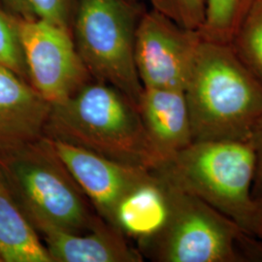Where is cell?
I'll return each instance as SVG.
<instances>
[{"label":"cell","mask_w":262,"mask_h":262,"mask_svg":"<svg viewBox=\"0 0 262 262\" xmlns=\"http://www.w3.org/2000/svg\"><path fill=\"white\" fill-rule=\"evenodd\" d=\"M184 93L193 142L248 141L262 118V84L229 43L201 39Z\"/></svg>","instance_id":"6da1fadb"},{"label":"cell","mask_w":262,"mask_h":262,"mask_svg":"<svg viewBox=\"0 0 262 262\" xmlns=\"http://www.w3.org/2000/svg\"><path fill=\"white\" fill-rule=\"evenodd\" d=\"M142 14L132 0H79L71 29L92 78L117 88L136 105L143 91L134 56Z\"/></svg>","instance_id":"8992f818"},{"label":"cell","mask_w":262,"mask_h":262,"mask_svg":"<svg viewBox=\"0 0 262 262\" xmlns=\"http://www.w3.org/2000/svg\"><path fill=\"white\" fill-rule=\"evenodd\" d=\"M0 262H53L0 171Z\"/></svg>","instance_id":"5bb4252c"},{"label":"cell","mask_w":262,"mask_h":262,"mask_svg":"<svg viewBox=\"0 0 262 262\" xmlns=\"http://www.w3.org/2000/svg\"><path fill=\"white\" fill-rule=\"evenodd\" d=\"M28 82L49 103L60 102L93 78L71 31L37 18H19Z\"/></svg>","instance_id":"52a82bcc"},{"label":"cell","mask_w":262,"mask_h":262,"mask_svg":"<svg viewBox=\"0 0 262 262\" xmlns=\"http://www.w3.org/2000/svg\"><path fill=\"white\" fill-rule=\"evenodd\" d=\"M201 39L198 30L182 27L159 10L144 12L134 52L143 88L185 91Z\"/></svg>","instance_id":"ba28073f"},{"label":"cell","mask_w":262,"mask_h":262,"mask_svg":"<svg viewBox=\"0 0 262 262\" xmlns=\"http://www.w3.org/2000/svg\"><path fill=\"white\" fill-rule=\"evenodd\" d=\"M132 1H134V2H139V1H148V2H150V5L152 4V2L155 1V0H132Z\"/></svg>","instance_id":"7402d4cb"},{"label":"cell","mask_w":262,"mask_h":262,"mask_svg":"<svg viewBox=\"0 0 262 262\" xmlns=\"http://www.w3.org/2000/svg\"><path fill=\"white\" fill-rule=\"evenodd\" d=\"M255 0H205V20L199 33L205 40L230 43Z\"/></svg>","instance_id":"2e32d148"},{"label":"cell","mask_w":262,"mask_h":262,"mask_svg":"<svg viewBox=\"0 0 262 262\" xmlns=\"http://www.w3.org/2000/svg\"><path fill=\"white\" fill-rule=\"evenodd\" d=\"M151 8L189 29L200 30L205 20V0H155Z\"/></svg>","instance_id":"ac0fdd59"},{"label":"cell","mask_w":262,"mask_h":262,"mask_svg":"<svg viewBox=\"0 0 262 262\" xmlns=\"http://www.w3.org/2000/svg\"><path fill=\"white\" fill-rule=\"evenodd\" d=\"M260 239H261V240H262V234H261V237H260Z\"/></svg>","instance_id":"603a6c76"},{"label":"cell","mask_w":262,"mask_h":262,"mask_svg":"<svg viewBox=\"0 0 262 262\" xmlns=\"http://www.w3.org/2000/svg\"><path fill=\"white\" fill-rule=\"evenodd\" d=\"M0 66L28 81V70L20 45L19 19L11 17L0 7Z\"/></svg>","instance_id":"e0dca14e"},{"label":"cell","mask_w":262,"mask_h":262,"mask_svg":"<svg viewBox=\"0 0 262 262\" xmlns=\"http://www.w3.org/2000/svg\"><path fill=\"white\" fill-rule=\"evenodd\" d=\"M44 135L131 165L154 168L136 103L117 88L92 79L51 104Z\"/></svg>","instance_id":"7a4b0ae2"},{"label":"cell","mask_w":262,"mask_h":262,"mask_svg":"<svg viewBox=\"0 0 262 262\" xmlns=\"http://www.w3.org/2000/svg\"><path fill=\"white\" fill-rule=\"evenodd\" d=\"M0 171L39 235L47 230L85 232L101 219L57 156L47 136L0 148Z\"/></svg>","instance_id":"3957f363"},{"label":"cell","mask_w":262,"mask_h":262,"mask_svg":"<svg viewBox=\"0 0 262 262\" xmlns=\"http://www.w3.org/2000/svg\"><path fill=\"white\" fill-rule=\"evenodd\" d=\"M166 183L168 220L141 248L143 253L160 262H262L261 239L198 197Z\"/></svg>","instance_id":"5b68a950"},{"label":"cell","mask_w":262,"mask_h":262,"mask_svg":"<svg viewBox=\"0 0 262 262\" xmlns=\"http://www.w3.org/2000/svg\"><path fill=\"white\" fill-rule=\"evenodd\" d=\"M249 142L253 147L254 156L253 165V200L262 213V118L254 125Z\"/></svg>","instance_id":"ffe728a7"},{"label":"cell","mask_w":262,"mask_h":262,"mask_svg":"<svg viewBox=\"0 0 262 262\" xmlns=\"http://www.w3.org/2000/svg\"><path fill=\"white\" fill-rule=\"evenodd\" d=\"M230 46L262 84V0H255L235 31Z\"/></svg>","instance_id":"9a60e30c"},{"label":"cell","mask_w":262,"mask_h":262,"mask_svg":"<svg viewBox=\"0 0 262 262\" xmlns=\"http://www.w3.org/2000/svg\"><path fill=\"white\" fill-rule=\"evenodd\" d=\"M3 3L19 18L28 19L34 18L29 8L28 0H2Z\"/></svg>","instance_id":"44dd1931"},{"label":"cell","mask_w":262,"mask_h":262,"mask_svg":"<svg viewBox=\"0 0 262 262\" xmlns=\"http://www.w3.org/2000/svg\"><path fill=\"white\" fill-rule=\"evenodd\" d=\"M137 108L154 168L193 142L184 91L143 88Z\"/></svg>","instance_id":"30bf717a"},{"label":"cell","mask_w":262,"mask_h":262,"mask_svg":"<svg viewBox=\"0 0 262 262\" xmlns=\"http://www.w3.org/2000/svg\"><path fill=\"white\" fill-rule=\"evenodd\" d=\"M28 3L34 18L71 31L79 0H28Z\"/></svg>","instance_id":"d6986e66"},{"label":"cell","mask_w":262,"mask_h":262,"mask_svg":"<svg viewBox=\"0 0 262 262\" xmlns=\"http://www.w3.org/2000/svg\"><path fill=\"white\" fill-rule=\"evenodd\" d=\"M170 214L166 181L152 170L150 176L125 193L115 209L113 225L141 248L162 230Z\"/></svg>","instance_id":"4fadbf2b"},{"label":"cell","mask_w":262,"mask_h":262,"mask_svg":"<svg viewBox=\"0 0 262 262\" xmlns=\"http://www.w3.org/2000/svg\"><path fill=\"white\" fill-rule=\"evenodd\" d=\"M97 215L113 225L115 209L131 188L151 170L106 158L64 141L48 137Z\"/></svg>","instance_id":"9c48e42d"},{"label":"cell","mask_w":262,"mask_h":262,"mask_svg":"<svg viewBox=\"0 0 262 262\" xmlns=\"http://www.w3.org/2000/svg\"><path fill=\"white\" fill-rule=\"evenodd\" d=\"M253 165L249 141H200L151 170L260 239L262 213L252 193Z\"/></svg>","instance_id":"277c9868"},{"label":"cell","mask_w":262,"mask_h":262,"mask_svg":"<svg viewBox=\"0 0 262 262\" xmlns=\"http://www.w3.org/2000/svg\"><path fill=\"white\" fill-rule=\"evenodd\" d=\"M50 111L51 103L28 81L0 66V148L42 137Z\"/></svg>","instance_id":"8fae6325"},{"label":"cell","mask_w":262,"mask_h":262,"mask_svg":"<svg viewBox=\"0 0 262 262\" xmlns=\"http://www.w3.org/2000/svg\"><path fill=\"white\" fill-rule=\"evenodd\" d=\"M40 235L53 262H141L144 257L104 220L85 232L47 230Z\"/></svg>","instance_id":"7c38bea8"}]
</instances>
